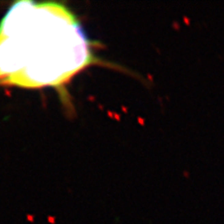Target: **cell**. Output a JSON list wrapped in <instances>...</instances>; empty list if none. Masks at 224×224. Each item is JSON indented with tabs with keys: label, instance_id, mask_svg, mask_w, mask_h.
<instances>
[{
	"label": "cell",
	"instance_id": "obj_1",
	"mask_svg": "<svg viewBox=\"0 0 224 224\" xmlns=\"http://www.w3.org/2000/svg\"><path fill=\"white\" fill-rule=\"evenodd\" d=\"M80 22L59 3H14L0 23V84L57 86L98 62Z\"/></svg>",
	"mask_w": 224,
	"mask_h": 224
}]
</instances>
